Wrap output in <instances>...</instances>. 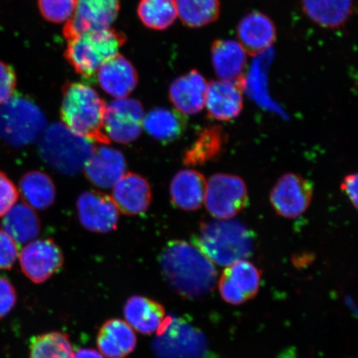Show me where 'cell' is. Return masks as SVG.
<instances>
[{
    "label": "cell",
    "instance_id": "31",
    "mask_svg": "<svg viewBox=\"0 0 358 358\" xmlns=\"http://www.w3.org/2000/svg\"><path fill=\"white\" fill-rule=\"evenodd\" d=\"M137 13L143 24L157 31L169 29L178 17L176 0H141Z\"/></svg>",
    "mask_w": 358,
    "mask_h": 358
},
{
    "label": "cell",
    "instance_id": "25",
    "mask_svg": "<svg viewBox=\"0 0 358 358\" xmlns=\"http://www.w3.org/2000/svg\"><path fill=\"white\" fill-rule=\"evenodd\" d=\"M355 0H301L306 16L322 28L334 29L346 24Z\"/></svg>",
    "mask_w": 358,
    "mask_h": 358
},
{
    "label": "cell",
    "instance_id": "23",
    "mask_svg": "<svg viewBox=\"0 0 358 358\" xmlns=\"http://www.w3.org/2000/svg\"><path fill=\"white\" fill-rule=\"evenodd\" d=\"M124 315L131 328L143 334L158 333L166 320L162 304L141 295H134L128 299Z\"/></svg>",
    "mask_w": 358,
    "mask_h": 358
},
{
    "label": "cell",
    "instance_id": "36",
    "mask_svg": "<svg viewBox=\"0 0 358 358\" xmlns=\"http://www.w3.org/2000/svg\"><path fill=\"white\" fill-rule=\"evenodd\" d=\"M17 84V77L13 67L6 62H0V105L10 101Z\"/></svg>",
    "mask_w": 358,
    "mask_h": 358
},
{
    "label": "cell",
    "instance_id": "26",
    "mask_svg": "<svg viewBox=\"0 0 358 358\" xmlns=\"http://www.w3.org/2000/svg\"><path fill=\"white\" fill-rule=\"evenodd\" d=\"M227 142V134L222 127L218 125L206 127L186 150L183 164L187 166H196L212 162L222 155Z\"/></svg>",
    "mask_w": 358,
    "mask_h": 358
},
{
    "label": "cell",
    "instance_id": "39",
    "mask_svg": "<svg viewBox=\"0 0 358 358\" xmlns=\"http://www.w3.org/2000/svg\"><path fill=\"white\" fill-rule=\"evenodd\" d=\"M73 358H105V357L95 349L83 348L74 353Z\"/></svg>",
    "mask_w": 358,
    "mask_h": 358
},
{
    "label": "cell",
    "instance_id": "14",
    "mask_svg": "<svg viewBox=\"0 0 358 358\" xmlns=\"http://www.w3.org/2000/svg\"><path fill=\"white\" fill-rule=\"evenodd\" d=\"M157 334L154 350L159 358H194L198 355L199 335L189 326L168 317Z\"/></svg>",
    "mask_w": 358,
    "mask_h": 358
},
{
    "label": "cell",
    "instance_id": "8",
    "mask_svg": "<svg viewBox=\"0 0 358 358\" xmlns=\"http://www.w3.org/2000/svg\"><path fill=\"white\" fill-rule=\"evenodd\" d=\"M120 10V0H75L73 15L64 29L66 40L90 31L110 28Z\"/></svg>",
    "mask_w": 358,
    "mask_h": 358
},
{
    "label": "cell",
    "instance_id": "13",
    "mask_svg": "<svg viewBox=\"0 0 358 358\" xmlns=\"http://www.w3.org/2000/svg\"><path fill=\"white\" fill-rule=\"evenodd\" d=\"M79 219L90 231L108 234L116 229L119 209L110 196L99 191H87L79 196L77 203Z\"/></svg>",
    "mask_w": 358,
    "mask_h": 358
},
{
    "label": "cell",
    "instance_id": "30",
    "mask_svg": "<svg viewBox=\"0 0 358 358\" xmlns=\"http://www.w3.org/2000/svg\"><path fill=\"white\" fill-rule=\"evenodd\" d=\"M178 17L189 28H203L220 16V0H176Z\"/></svg>",
    "mask_w": 358,
    "mask_h": 358
},
{
    "label": "cell",
    "instance_id": "9",
    "mask_svg": "<svg viewBox=\"0 0 358 358\" xmlns=\"http://www.w3.org/2000/svg\"><path fill=\"white\" fill-rule=\"evenodd\" d=\"M144 120L141 103L134 99H117L106 107L104 131L110 138L129 144L141 136Z\"/></svg>",
    "mask_w": 358,
    "mask_h": 358
},
{
    "label": "cell",
    "instance_id": "33",
    "mask_svg": "<svg viewBox=\"0 0 358 358\" xmlns=\"http://www.w3.org/2000/svg\"><path fill=\"white\" fill-rule=\"evenodd\" d=\"M40 13L53 24L66 22L75 10V0H38Z\"/></svg>",
    "mask_w": 358,
    "mask_h": 358
},
{
    "label": "cell",
    "instance_id": "37",
    "mask_svg": "<svg viewBox=\"0 0 358 358\" xmlns=\"http://www.w3.org/2000/svg\"><path fill=\"white\" fill-rule=\"evenodd\" d=\"M17 294L11 282L0 277V320L3 319L15 306Z\"/></svg>",
    "mask_w": 358,
    "mask_h": 358
},
{
    "label": "cell",
    "instance_id": "16",
    "mask_svg": "<svg viewBox=\"0 0 358 358\" xmlns=\"http://www.w3.org/2000/svg\"><path fill=\"white\" fill-rule=\"evenodd\" d=\"M237 42L246 55L257 57L272 47L277 38L274 22L265 13L252 12L243 17L237 25Z\"/></svg>",
    "mask_w": 358,
    "mask_h": 358
},
{
    "label": "cell",
    "instance_id": "32",
    "mask_svg": "<svg viewBox=\"0 0 358 358\" xmlns=\"http://www.w3.org/2000/svg\"><path fill=\"white\" fill-rule=\"evenodd\" d=\"M74 351L69 336L51 332L31 340L29 358H73Z\"/></svg>",
    "mask_w": 358,
    "mask_h": 358
},
{
    "label": "cell",
    "instance_id": "1",
    "mask_svg": "<svg viewBox=\"0 0 358 358\" xmlns=\"http://www.w3.org/2000/svg\"><path fill=\"white\" fill-rule=\"evenodd\" d=\"M159 263L165 280L182 297H203L216 284L213 263L195 245L185 241H169L160 255Z\"/></svg>",
    "mask_w": 358,
    "mask_h": 358
},
{
    "label": "cell",
    "instance_id": "35",
    "mask_svg": "<svg viewBox=\"0 0 358 358\" xmlns=\"http://www.w3.org/2000/svg\"><path fill=\"white\" fill-rule=\"evenodd\" d=\"M19 256L17 244L0 229V271L10 270Z\"/></svg>",
    "mask_w": 358,
    "mask_h": 358
},
{
    "label": "cell",
    "instance_id": "3",
    "mask_svg": "<svg viewBox=\"0 0 358 358\" xmlns=\"http://www.w3.org/2000/svg\"><path fill=\"white\" fill-rule=\"evenodd\" d=\"M194 241L210 261L223 266L252 256L254 249L252 231L228 219L201 223Z\"/></svg>",
    "mask_w": 358,
    "mask_h": 358
},
{
    "label": "cell",
    "instance_id": "12",
    "mask_svg": "<svg viewBox=\"0 0 358 358\" xmlns=\"http://www.w3.org/2000/svg\"><path fill=\"white\" fill-rule=\"evenodd\" d=\"M312 198L311 182L295 173L282 176L271 192L272 207L286 218L301 216L310 207Z\"/></svg>",
    "mask_w": 358,
    "mask_h": 358
},
{
    "label": "cell",
    "instance_id": "11",
    "mask_svg": "<svg viewBox=\"0 0 358 358\" xmlns=\"http://www.w3.org/2000/svg\"><path fill=\"white\" fill-rule=\"evenodd\" d=\"M262 282V271L252 262L241 259L227 266L218 281L224 301L241 306L257 296Z\"/></svg>",
    "mask_w": 358,
    "mask_h": 358
},
{
    "label": "cell",
    "instance_id": "15",
    "mask_svg": "<svg viewBox=\"0 0 358 358\" xmlns=\"http://www.w3.org/2000/svg\"><path fill=\"white\" fill-rule=\"evenodd\" d=\"M212 62L218 80L234 83L241 90L246 86L248 55L234 39H217L212 44Z\"/></svg>",
    "mask_w": 358,
    "mask_h": 358
},
{
    "label": "cell",
    "instance_id": "22",
    "mask_svg": "<svg viewBox=\"0 0 358 358\" xmlns=\"http://www.w3.org/2000/svg\"><path fill=\"white\" fill-rule=\"evenodd\" d=\"M96 343L100 352L105 357L124 358L136 349L137 338L127 322L112 319L101 326Z\"/></svg>",
    "mask_w": 358,
    "mask_h": 358
},
{
    "label": "cell",
    "instance_id": "4",
    "mask_svg": "<svg viewBox=\"0 0 358 358\" xmlns=\"http://www.w3.org/2000/svg\"><path fill=\"white\" fill-rule=\"evenodd\" d=\"M125 42V35L114 29L90 31L66 40L64 56L76 73L94 80L101 66L118 55Z\"/></svg>",
    "mask_w": 358,
    "mask_h": 358
},
{
    "label": "cell",
    "instance_id": "17",
    "mask_svg": "<svg viewBox=\"0 0 358 358\" xmlns=\"http://www.w3.org/2000/svg\"><path fill=\"white\" fill-rule=\"evenodd\" d=\"M84 169L94 185L110 189L125 173L127 163L122 152L107 146L96 147Z\"/></svg>",
    "mask_w": 358,
    "mask_h": 358
},
{
    "label": "cell",
    "instance_id": "28",
    "mask_svg": "<svg viewBox=\"0 0 358 358\" xmlns=\"http://www.w3.org/2000/svg\"><path fill=\"white\" fill-rule=\"evenodd\" d=\"M3 217L2 230L17 244L30 243L39 234L41 225L38 215L27 203L13 206Z\"/></svg>",
    "mask_w": 358,
    "mask_h": 358
},
{
    "label": "cell",
    "instance_id": "27",
    "mask_svg": "<svg viewBox=\"0 0 358 358\" xmlns=\"http://www.w3.org/2000/svg\"><path fill=\"white\" fill-rule=\"evenodd\" d=\"M143 127L155 140L169 143L182 136L186 131L187 122L185 115L180 112L158 107L144 116Z\"/></svg>",
    "mask_w": 358,
    "mask_h": 358
},
{
    "label": "cell",
    "instance_id": "34",
    "mask_svg": "<svg viewBox=\"0 0 358 358\" xmlns=\"http://www.w3.org/2000/svg\"><path fill=\"white\" fill-rule=\"evenodd\" d=\"M19 199V191L6 173L0 171V217L6 216Z\"/></svg>",
    "mask_w": 358,
    "mask_h": 358
},
{
    "label": "cell",
    "instance_id": "38",
    "mask_svg": "<svg viewBox=\"0 0 358 358\" xmlns=\"http://www.w3.org/2000/svg\"><path fill=\"white\" fill-rule=\"evenodd\" d=\"M342 190L345 192L348 199L351 200L353 207L357 208V174H348L344 178L341 185Z\"/></svg>",
    "mask_w": 358,
    "mask_h": 358
},
{
    "label": "cell",
    "instance_id": "24",
    "mask_svg": "<svg viewBox=\"0 0 358 358\" xmlns=\"http://www.w3.org/2000/svg\"><path fill=\"white\" fill-rule=\"evenodd\" d=\"M207 181L203 174L185 169L173 177L170 185L172 203L183 211H195L205 200Z\"/></svg>",
    "mask_w": 358,
    "mask_h": 358
},
{
    "label": "cell",
    "instance_id": "18",
    "mask_svg": "<svg viewBox=\"0 0 358 358\" xmlns=\"http://www.w3.org/2000/svg\"><path fill=\"white\" fill-rule=\"evenodd\" d=\"M208 83L199 71L191 70L170 85V101L182 115L198 114L205 106Z\"/></svg>",
    "mask_w": 358,
    "mask_h": 358
},
{
    "label": "cell",
    "instance_id": "21",
    "mask_svg": "<svg viewBox=\"0 0 358 358\" xmlns=\"http://www.w3.org/2000/svg\"><path fill=\"white\" fill-rule=\"evenodd\" d=\"M150 183L137 173H128L113 187V199L119 211L127 215H141L149 209L151 203Z\"/></svg>",
    "mask_w": 358,
    "mask_h": 358
},
{
    "label": "cell",
    "instance_id": "29",
    "mask_svg": "<svg viewBox=\"0 0 358 358\" xmlns=\"http://www.w3.org/2000/svg\"><path fill=\"white\" fill-rule=\"evenodd\" d=\"M20 189L22 198L31 208L43 210L55 203V182L43 172L32 171L24 174L21 178Z\"/></svg>",
    "mask_w": 358,
    "mask_h": 358
},
{
    "label": "cell",
    "instance_id": "2",
    "mask_svg": "<svg viewBox=\"0 0 358 358\" xmlns=\"http://www.w3.org/2000/svg\"><path fill=\"white\" fill-rule=\"evenodd\" d=\"M106 107L99 94L87 84L67 83L62 87V124L78 136L105 145L110 142L104 131Z\"/></svg>",
    "mask_w": 358,
    "mask_h": 358
},
{
    "label": "cell",
    "instance_id": "19",
    "mask_svg": "<svg viewBox=\"0 0 358 358\" xmlns=\"http://www.w3.org/2000/svg\"><path fill=\"white\" fill-rule=\"evenodd\" d=\"M96 77L101 87L116 99L127 98L136 88L138 80L131 62L119 53L101 66Z\"/></svg>",
    "mask_w": 358,
    "mask_h": 358
},
{
    "label": "cell",
    "instance_id": "10",
    "mask_svg": "<svg viewBox=\"0 0 358 358\" xmlns=\"http://www.w3.org/2000/svg\"><path fill=\"white\" fill-rule=\"evenodd\" d=\"M64 257L52 239L30 241L20 254L22 271L35 284H42L61 270Z\"/></svg>",
    "mask_w": 358,
    "mask_h": 358
},
{
    "label": "cell",
    "instance_id": "20",
    "mask_svg": "<svg viewBox=\"0 0 358 358\" xmlns=\"http://www.w3.org/2000/svg\"><path fill=\"white\" fill-rule=\"evenodd\" d=\"M243 90L226 80L208 83L205 106L210 117L219 122H230L238 117L243 109Z\"/></svg>",
    "mask_w": 358,
    "mask_h": 358
},
{
    "label": "cell",
    "instance_id": "7",
    "mask_svg": "<svg viewBox=\"0 0 358 358\" xmlns=\"http://www.w3.org/2000/svg\"><path fill=\"white\" fill-rule=\"evenodd\" d=\"M206 206L212 216L230 219L244 209L248 201V191L245 182L231 174L217 173L207 182Z\"/></svg>",
    "mask_w": 358,
    "mask_h": 358
},
{
    "label": "cell",
    "instance_id": "5",
    "mask_svg": "<svg viewBox=\"0 0 358 358\" xmlns=\"http://www.w3.org/2000/svg\"><path fill=\"white\" fill-rule=\"evenodd\" d=\"M95 146L91 141L71 132L64 124L45 129L39 144L41 158L56 171L73 176L82 170Z\"/></svg>",
    "mask_w": 358,
    "mask_h": 358
},
{
    "label": "cell",
    "instance_id": "6",
    "mask_svg": "<svg viewBox=\"0 0 358 358\" xmlns=\"http://www.w3.org/2000/svg\"><path fill=\"white\" fill-rule=\"evenodd\" d=\"M46 129L43 112L28 98L13 95L0 106V138L8 145L32 144Z\"/></svg>",
    "mask_w": 358,
    "mask_h": 358
}]
</instances>
